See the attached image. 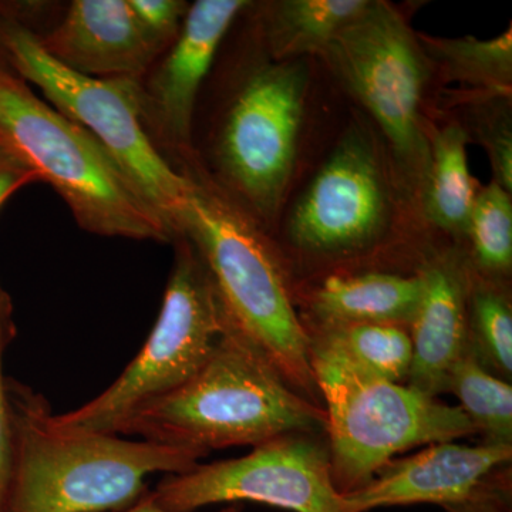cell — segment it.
<instances>
[{"label":"cell","mask_w":512,"mask_h":512,"mask_svg":"<svg viewBox=\"0 0 512 512\" xmlns=\"http://www.w3.org/2000/svg\"><path fill=\"white\" fill-rule=\"evenodd\" d=\"M117 512H171L164 510L160 505L154 501L153 495H151V490L148 491L146 495H144L141 500H138L136 504L131 505V507L124 508V510ZM215 512H241L237 505H229V507L222 508L220 511Z\"/></svg>","instance_id":"obj_29"},{"label":"cell","mask_w":512,"mask_h":512,"mask_svg":"<svg viewBox=\"0 0 512 512\" xmlns=\"http://www.w3.org/2000/svg\"><path fill=\"white\" fill-rule=\"evenodd\" d=\"M399 194L386 147L369 127L353 123L293 204L286 238L309 255L365 251L392 227Z\"/></svg>","instance_id":"obj_10"},{"label":"cell","mask_w":512,"mask_h":512,"mask_svg":"<svg viewBox=\"0 0 512 512\" xmlns=\"http://www.w3.org/2000/svg\"><path fill=\"white\" fill-rule=\"evenodd\" d=\"M18 335L15 322V305L12 296L0 281V512L5 510L10 474H12L13 430L6 390L8 377L3 373L5 353Z\"/></svg>","instance_id":"obj_25"},{"label":"cell","mask_w":512,"mask_h":512,"mask_svg":"<svg viewBox=\"0 0 512 512\" xmlns=\"http://www.w3.org/2000/svg\"><path fill=\"white\" fill-rule=\"evenodd\" d=\"M370 0H279L265 3L259 28L268 57L291 62L323 55L332 40L367 8Z\"/></svg>","instance_id":"obj_18"},{"label":"cell","mask_w":512,"mask_h":512,"mask_svg":"<svg viewBox=\"0 0 512 512\" xmlns=\"http://www.w3.org/2000/svg\"><path fill=\"white\" fill-rule=\"evenodd\" d=\"M141 32L163 56L173 45L190 5L184 0H128Z\"/></svg>","instance_id":"obj_26"},{"label":"cell","mask_w":512,"mask_h":512,"mask_svg":"<svg viewBox=\"0 0 512 512\" xmlns=\"http://www.w3.org/2000/svg\"><path fill=\"white\" fill-rule=\"evenodd\" d=\"M325 427L323 407L293 390L234 325L197 375L138 410L117 434L204 458L218 448L256 447Z\"/></svg>","instance_id":"obj_3"},{"label":"cell","mask_w":512,"mask_h":512,"mask_svg":"<svg viewBox=\"0 0 512 512\" xmlns=\"http://www.w3.org/2000/svg\"><path fill=\"white\" fill-rule=\"evenodd\" d=\"M512 192L491 181L477 192L466 239L477 275L504 282L512 268Z\"/></svg>","instance_id":"obj_23"},{"label":"cell","mask_w":512,"mask_h":512,"mask_svg":"<svg viewBox=\"0 0 512 512\" xmlns=\"http://www.w3.org/2000/svg\"><path fill=\"white\" fill-rule=\"evenodd\" d=\"M151 495L171 512L241 501L292 512H349L333 483L328 443L315 433L285 434L247 456L198 463L187 473L164 476Z\"/></svg>","instance_id":"obj_11"},{"label":"cell","mask_w":512,"mask_h":512,"mask_svg":"<svg viewBox=\"0 0 512 512\" xmlns=\"http://www.w3.org/2000/svg\"><path fill=\"white\" fill-rule=\"evenodd\" d=\"M6 390L13 457L3 512L121 511L150 491L148 477L187 473L202 458L119 434L64 429L43 394L12 377Z\"/></svg>","instance_id":"obj_1"},{"label":"cell","mask_w":512,"mask_h":512,"mask_svg":"<svg viewBox=\"0 0 512 512\" xmlns=\"http://www.w3.org/2000/svg\"><path fill=\"white\" fill-rule=\"evenodd\" d=\"M0 67L10 69L8 59H6L5 50H3L2 43H0Z\"/></svg>","instance_id":"obj_30"},{"label":"cell","mask_w":512,"mask_h":512,"mask_svg":"<svg viewBox=\"0 0 512 512\" xmlns=\"http://www.w3.org/2000/svg\"><path fill=\"white\" fill-rule=\"evenodd\" d=\"M423 291L419 271L332 274L303 292L306 326L379 323L409 328Z\"/></svg>","instance_id":"obj_16"},{"label":"cell","mask_w":512,"mask_h":512,"mask_svg":"<svg viewBox=\"0 0 512 512\" xmlns=\"http://www.w3.org/2000/svg\"><path fill=\"white\" fill-rule=\"evenodd\" d=\"M430 157L419 208L427 222L453 238L466 239L468 222L480 187L468 170L471 143L460 123H429Z\"/></svg>","instance_id":"obj_17"},{"label":"cell","mask_w":512,"mask_h":512,"mask_svg":"<svg viewBox=\"0 0 512 512\" xmlns=\"http://www.w3.org/2000/svg\"><path fill=\"white\" fill-rule=\"evenodd\" d=\"M423 291L409 332L413 362L407 384L427 396L444 392L448 372L470 345L468 291L471 265L457 249L424 262Z\"/></svg>","instance_id":"obj_15"},{"label":"cell","mask_w":512,"mask_h":512,"mask_svg":"<svg viewBox=\"0 0 512 512\" xmlns=\"http://www.w3.org/2000/svg\"><path fill=\"white\" fill-rule=\"evenodd\" d=\"M308 92L303 59L268 57L239 83L212 136L205 171L264 229L274 224L288 194Z\"/></svg>","instance_id":"obj_9"},{"label":"cell","mask_w":512,"mask_h":512,"mask_svg":"<svg viewBox=\"0 0 512 512\" xmlns=\"http://www.w3.org/2000/svg\"><path fill=\"white\" fill-rule=\"evenodd\" d=\"M421 49L446 82L470 86V92L511 96L512 30L494 39L434 37L416 33Z\"/></svg>","instance_id":"obj_19"},{"label":"cell","mask_w":512,"mask_h":512,"mask_svg":"<svg viewBox=\"0 0 512 512\" xmlns=\"http://www.w3.org/2000/svg\"><path fill=\"white\" fill-rule=\"evenodd\" d=\"M468 338L481 362L504 380L512 375V306L503 282L471 268L468 291Z\"/></svg>","instance_id":"obj_22"},{"label":"cell","mask_w":512,"mask_h":512,"mask_svg":"<svg viewBox=\"0 0 512 512\" xmlns=\"http://www.w3.org/2000/svg\"><path fill=\"white\" fill-rule=\"evenodd\" d=\"M35 181L32 171L0 150V208L13 194Z\"/></svg>","instance_id":"obj_28"},{"label":"cell","mask_w":512,"mask_h":512,"mask_svg":"<svg viewBox=\"0 0 512 512\" xmlns=\"http://www.w3.org/2000/svg\"><path fill=\"white\" fill-rule=\"evenodd\" d=\"M512 457L508 444L478 446L446 441L390 461L360 490L345 494L349 512L413 504L441 507L463 501Z\"/></svg>","instance_id":"obj_13"},{"label":"cell","mask_w":512,"mask_h":512,"mask_svg":"<svg viewBox=\"0 0 512 512\" xmlns=\"http://www.w3.org/2000/svg\"><path fill=\"white\" fill-rule=\"evenodd\" d=\"M0 150L49 184L84 231L173 245V234L92 134L6 67H0Z\"/></svg>","instance_id":"obj_4"},{"label":"cell","mask_w":512,"mask_h":512,"mask_svg":"<svg viewBox=\"0 0 512 512\" xmlns=\"http://www.w3.org/2000/svg\"><path fill=\"white\" fill-rule=\"evenodd\" d=\"M0 43L9 67L46 101L92 134L141 201L174 239L190 180L160 153L141 121L138 80L90 79L47 55L29 26L0 6Z\"/></svg>","instance_id":"obj_6"},{"label":"cell","mask_w":512,"mask_h":512,"mask_svg":"<svg viewBox=\"0 0 512 512\" xmlns=\"http://www.w3.org/2000/svg\"><path fill=\"white\" fill-rule=\"evenodd\" d=\"M311 345L328 350L367 375L402 383L409 379L413 343L409 328L379 323L306 326Z\"/></svg>","instance_id":"obj_20"},{"label":"cell","mask_w":512,"mask_h":512,"mask_svg":"<svg viewBox=\"0 0 512 512\" xmlns=\"http://www.w3.org/2000/svg\"><path fill=\"white\" fill-rule=\"evenodd\" d=\"M174 264L156 325L119 379L92 402L56 416L64 429L117 434L134 413L174 392L207 365L235 325L208 266L187 238Z\"/></svg>","instance_id":"obj_7"},{"label":"cell","mask_w":512,"mask_h":512,"mask_svg":"<svg viewBox=\"0 0 512 512\" xmlns=\"http://www.w3.org/2000/svg\"><path fill=\"white\" fill-rule=\"evenodd\" d=\"M247 0L192 3L177 39L138 80L141 121L154 146L175 168L197 160L194 116L215 55Z\"/></svg>","instance_id":"obj_12"},{"label":"cell","mask_w":512,"mask_h":512,"mask_svg":"<svg viewBox=\"0 0 512 512\" xmlns=\"http://www.w3.org/2000/svg\"><path fill=\"white\" fill-rule=\"evenodd\" d=\"M180 171L190 180L178 220L180 237L200 252L235 326L293 390L322 406L311 338L266 229L212 180L200 160L181 165Z\"/></svg>","instance_id":"obj_2"},{"label":"cell","mask_w":512,"mask_h":512,"mask_svg":"<svg viewBox=\"0 0 512 512\" xmlns=\"http://www.w3.org/2000/svg\"><path fill=\"white\" fill-rule=\"evenodd\" d=\"M36 35L53 60L90 79L141 80L160 59L128 0H74L55 28Z\"/></svg>","instance_id":"obj_14"},{"label":"cell","mask_w":512,"mask_h":512,"mask_svg":"<svg viewBox=\"0 0 512 512\" xmlns=\"http://www.w3.org/2000/svg\"><path fill=\"white\" fill-rule=\"evenodd\" d=\"M322 56L372 116L404 195L419 207L430 157L423 99L433 69L416 32L392 3L370 0Z\"/></svg>","instance_id":"obj_8"},{"label":"cell","mask_w":512,"mask_h":512,"mask_svg":"<svg viewBox=\"0 0 512 512\" xmlns=\"http://www.w3.org/2000/svg\"><path fill=\"white\" fill-rule=\"evenodd\" d=\"M336 490H360L396 454L476 434L466 414L409 384L367 375L311 345Z\"/></svg>","instance_id":"obj_5"},{"label":"cell","mask_w":512,"mask_h":512,"mask_svg":"<svg viewBox=\"0 0 512 512\" xmlns=\"http://www.w3.org/2000/svg\"><path fill=\"white\" fill-rule=\"evenodd\" d=\"M467 123L470 141L476 138L490 157L495 183L512 192L511 96L468 90Z\"/></svg>","instance_id":"obj_24"},{"label":"cell","mask_w":512,"mask_h":512,"mask_svg":"<svg viewBox=\"0 0 512 512\" xmlns=\"http://www.w3.org/2000/svg\"><path fill=\"white\" fill-rule=\"evenodd\" d=\"M444 392H451L484 443L512 446V386L481 362L468 345L448 372Z\"/></svg>","instance_id":"obj_21"},{"label":"cell","mask_w":512,"mask_h":512,"mask_svg":"<svg viewBox=\"0 0 512 512\" xmlns=\"http://www.w3.org/2000/svg\"><path fill=\"white\" fill-rule=\"evenodd\" d=\"M494 474L463 501L444 505V510L447 512H511L510 484L507 483V478L494 477Z\"/></svg>","instance_id":"obj_27"}]
</instances>
